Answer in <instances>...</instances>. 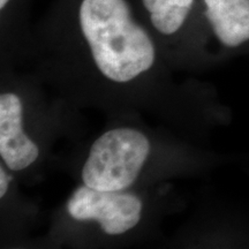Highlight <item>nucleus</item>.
Here are the masks:
<instances>
[{
	"label": "nucleus",
	"instance_id": "obj_5",
	"mask_svg": "<svg viewBox=\"0 0 249 249\" xmlns=\"http://www.w3.org/2000/svg\"><path fill=\"white\" fill-rule=\"evenodd\" d=\"M156 33L172 37L181 33L195 8L196 0H140Z\"/></svg>",
	"mask_w": 249,
	"mask_h": 249
},
{
	"label": "nucleus",
	"instance_id": "obj_6",
	"mask_svg": "<svg viewBox=\"0 0 249 249\" xmlns=\"http://www.w3.org/2000/svg\"><path fill=\"white\" fill-rule=\"evenodd\" d=\"M11 181V177L5 172L2 167H0V197H4L7 192L8 183Z\"/></svg>",
	"mask_w": 249,
	"mask_h": 249
},
{
	"label": "nucleus",
	"instance_id": "obj_1",
	"mask_svg": "<svg viewBox=\"0 0 249 249\" xmlns=\"http://www.w3.org/2000/svg\"><path fill=\"white\" fill-rule=\"evenodd\" d=\"M149 151L150 143L138 130L107 132L90 149L82 170L83 182L98 191H124L138 178Z\"/></svg>",
	"mask_w": 249,
	"mask_h": 249
},
{
	"label": "nucleus",
	"instance_id": "obj_3",
	"mask_svg": "<svg viewBox=\"0 0 249 249\" xmlns=\"http://www.w3.org/2000/svg\"><path fill=\"white\" fill-rule=\"evenodd\" d=\"M0 155L12 171L27 169L37 160L38 147L22 130V105L14 93L0 97Z\"/></svg>",
	"mask_w": 249,
	"mask_h": 249
},
{
	"label": "nucleus",
	"instance_id": "obj_4",
	"mask_svg": "<svg viewBox=\"0 0 249 249\" xmlns=\"http://www.w3.org/2000/svg\"><path fill=\"white\" fill-rule=\"evenodd\" d=\"M203 15L218 40L238 48L249 40V0H202Z\"/></svg>",
	"mask_w": 249,
	"mask_h": 249
},
{
	"label": "nucleus",
	"instance_id": "obj_2",
	"mask_svg": "<svg viewBox=\"0 0 249 249\" xmlns=\"http://www.w3.org/2000/svg\"><path fill=\"white\" fill-rule=\"evenodd\" d=\"M67 210L74 219L96 220L105 233L116 235L138 225L142 202L130 193L98 191L85 185L71 196Z\"/></svg>",
	"mask_w": 249,
	"mask_h": 249
}]
</instances>
